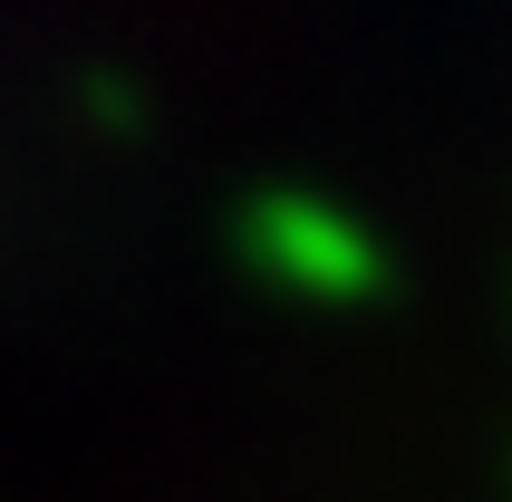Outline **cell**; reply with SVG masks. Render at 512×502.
<instances>
[{
  "instance_id": "cell-1",
  "label": "cell",
  "mask_w": 512,
  "mask_h": 502,
  "mask_svg": "<svg viewBox=\"0 0 512 502\" xmlns=\"http://www.w3.org/2000/svg\"><path fill=\"white\" fill-rule=\"evenodd\" d=\"M242 242H252V261L281 280V290H300V300H368V290H377V242H368V223L339 213V203H319V194H271V203H252Z\"/></svg>"
}]
</instances>
